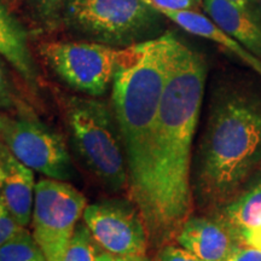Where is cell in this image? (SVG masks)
Returning a JSON list of instances; mask_svg holds the SVG:
<instances>
[{
    "mask_svg": "<svg viewBox=\"0 0 261 261\" xmlns=\"http://www.w3.org/2000/svg\"><path fill=\"white\" fill-rule=\"evenodd\" d=\"M204 61L177 41L156 119L152 144L150 243L175 240L192 212L191 149L204 92Z\"/></svg>",
    "mask_w": 261,
    "mask_h": 261,
    "instance_id": "obj_1",
    "label": "cell"
},
{
    "mask_svg": "<svg viewBox=\"0 0 261 261\" xmlns=\"http://www.w3.org/2000/svg\"><path fill=\"white\" fill-rule=\"evenodd\" d=\"M178 39L171 33L120 50L113 103L125 149L128 194L144 218H151L152 144L159 107Z\"/></svg>",
    "mask_w": 261,
    "mask_h": 261,
    "instance_id": "obj_2",
    "label": "cell"
},
{
    "mask_svg": "<svg viewBox=\"0 0 261 261\" xmlns=\"http://www.w3.org/2000/svg\"><path fill=\"white\" fill-rule=\"evenodd\" d=\"M260 165L261 109L242 97L220 100L211 114L198 152V202L207 210L219 211Z\"/></svg>",
    "mask_w": 261,
    "mask_h": 261,
    "instance_id": "obj_3",
    "label": "cell"
},
{
    "mask_svg": "<svg viewBox=\"0 0 261 261\" xmlns=\"http://www.w3.org/2000/svg\"><path fill=\"white\" fill-rule=\"evenodd\" d=\"M64 113L75 149L98 180L113 192L128 187L121 135L108 104L93 97H69Z\"/></svg>",
    "mask_w": 261,
    "mask_h": 261,
    "instance_id": "obj_4",
    "label": "cell"
},
{
    "mask_svg": "<svg viewBox=\"0 0 261 261\" xmlns=\"http://www.w3.org/2000/svg\"><path fill=\"white\" fill-rule=\"evenodd\" d=\"M158 14L144 0H67L62 18L98 42L129 46L150 31Z\"/></svg>",
    "mask_w": 261,
    "mask_h": 261,
    "instance_id": "obj_5",
    "label": "cell"
},
{
    "mask_svg": "<svg viewBox=\"0 0 261 261\" xmlns=\"http://www.w3.org/2000/svg\"><path fill=\"white\" fill-rule=\"evenodd\" d=\"M87 207L86 197L56 179H41L35 185L33 204V237L47 261H62Z\"/></svg>",
    "mask_w": 261,
    "mask_h": 261,
    "instance_id": "obj_6",
    "label": "cell"
},
{
    "mask_svg": "<svg viewBox=\"0 0 261 261\" xmlns=\"http://www.w3.org/2000/svg\"><path fill=\"white\" fill-rule=\"evenodd\" d=\"M3 142L16 159L45 177L62 181L74 177L73 162L62 137L29 110L18 107L15 116L3 115Z\"/></svg>",
    "mask_w": 261,
    "mask_h": 261,
    "instance_id": "obj_7",
    "label": "cell"
},
{
    "mask_svg": "<svg viewBox=\"0 0 261 261\" xmlns=\"http://www.w3.org/2000/svg\"><path fill=\"white\" fill-rule=\"evenodd\" d=\"M40 54L71 89L99 97L113 84L120 50L94 41H54L42 44Z\"/></svg>",
    "mask_w": 261,
    "mask_h": 261,
    "instance_id": "obj_8",
    "label": "cell"
},
{
    "mask_svg": "<svg viewBox=\"0 0 261 261\" xmlns=\"http://www.w3.org/2000/svg\"><path fill=\"white\" fill-rule=\"evenodd\" d=\"M84 221L97 246L122 256H146L148 228L139 208L132 201L104 200L85 208Z\"/></svg>",
    "mask_w": 261,
    "mask_h": 261,
    "instance_id": "obj_9",
    "label": "cell"
},
{
    "mask_svg": "<svg viewBox=\"0 0 261 261\" xmlns=\"http://www.w3.org/2000/svg\"><path fill=\"white\" fill-rule=\"evenodd\" d=\"M175 241L202 261H225L244 246L232 228L215 215H190L179 228Z\"/></svg>",
    "mask_w": 261,
    "mask_h": 261,
    "instance_id": "obj_10",
    "label": "cell"
},
{
    "mask_svg": "<svg viewBox=\"0 0 261 261\" xmlns=\"http://www.w3.org/2000/svg\"><path fill=\"white\" fill-rule=\"evenodd\" d=\"M34 174L6 148H0V197L22 226L31 221L34 204Z\"/></svg>",
    "mask_w": 261,
    "mask_h": 261,
    "instance_id": "obj_11",
    "label": "cell"
},
{
    "mask_svg": "<svg viewBox=\"0 0 261 261\" xmlns=\"http://www.w3.org/2000/svg\"><path fill=\"white\" fill-rule=\"evenodd\" d=\"M202 5L218 27L261 61V21L227 0H202Z\"/></svg>",
    "mask_w": 261,
    "mask_h": 261,
    "instance_id": "obj_12",
    "label": "cell"
},
{
    "mask_svg": "<svg viewBox=\"0 0 261 261\" xmlns=\"http://www.w3.org/2000/svg\"><path fill=\"white\" fill-rule=\"evenodd\" d=\"M155 10L159 11V14L166 16L172 22H174L185 32L194 34L196 37L208 39V40L217 42L218 45L225 47L247 65H249L254 71H256L261 76V61L259 58L250 54L240 42L234 40L233 38L226 34L223 29L218 27L210 17H205L204 15L195 11V10Z\"/></svg>",
    "mask_w": 261,
    "mask_h": 261,
    "instance_id": "obj_13",
    "label": "cell"
},
{
    "mask_svg": "<svg viewBox=\"0 0 261 261\" xmlns=\"http://www.w3.org/2000/svg\"><path fill=\"white\" fill-rule=\"evenodd\" d=\"M214 215L232 228L240 238L243 232L261 225V165L232 200Z\"/></svg>",
    "mask_w": 261,
    "mask_h": 261,
    "instance_id": "obj_14",
    "label": "cell"
},
{
    "mask_svg": "<svg viewBox=\"0 0 261 261\" xmlns=\"http://www.w3.org/2000/svg\"><path fill=\"white\" fill-rule=\"evenodd\" d=\"M0 56L9 62L34 89L38 73L23 28L0 3Z\"/></svg>",
    "mask_w": 261,
    "mask_h": 261,
    "instance_id": "obj_15",
    "label": "cell"
},
{
    "mask_svg": "<svg viewBox=\"0 0 261 261\" xmlns=\"http://www.w3.org/2000/svg\"><path fill=\"white\" fill-rule=\"evenodd\" d=\"M0 261H47L44 252L27 230L0 247Z\"/></svg>",
    "mask_w": 261,
    "mask_h": 261,
    "instance_id": "obj_16",
    "label": "cell"
},
{
    "mask_svg": "<svg viewBox=\"0 0 261 261\" xmlns=\"http://www.w3.org/2000/svg\"><path fill=\"white\" fill-rule=\"evenodd\" d=\"M97 247L86 224H77L62 261H97Z\"/></svg>",
    "mask_w": 261,
    "mask_h": 261,
    "instance_id": "obj_17",
    "label": "cell"
},
{
    "mask_svg": "<svg viewBox=\"0 0 261 261\" xmlns=\"http://www.w3.org/2000/svg\"><path fill=\"white\" fill-rule=\"evenodd\" d=\"M65 2L67 0H28L34 17L47 27L56 25L62 18Z\"/></svg>",
    "mask_w": 261,
    "mask_h": 261,
    "instance_id": "obj_18",
    "label": "cell"
},
{
    "mask_svg": "<svg viewBox=\"0 0 261 261\" xmlns=\"http://www.w3.org/2000/svg\"><path fill=\"white\" fill-rule=\"evenodd\" d=\"M23 231L24 226L18 223L0 197V247L14 240Z\"/></svg>",
    "mask_w": 261,
    "mask_h": 261,
    "instance_id": "obj_19",
    "label": "cell"
},
{
    "mask_svg": "<svg viewBox=\"0 0 261 261\" xmlns=\"http://www.w3.org/2000/svg\"><path fill=\"white\" fill-rule=\"evenodd\" d=\"M156 261H202L195 256L194 254L188 252L182 247L173 246V244H165L161 247L156 256Z\"/></svg>",
    "mask_w": 261,
    "mask_h": 261,
    "instance_id": "obj_20",
    "label": "cell"
},
{
    "mask_svg": "<svg viewBox=\"0 0 261 261\" xmlns=\"http://www.w3.org/2000/svg\"><path fill=\"white\" fill-rule=\"evenodd\" d=\"M0 107L5 108V109L18 108L2 61H0Z\"/></svg>",
    "mask_w": 261,
    "mask_h": 261,
    "instance_id": "obj_21",
    "label": "cell"
},
{
    "mask_svg": "<svg viewBox=\"0 0 261 261\" xmlns=\"http://www.w3.org/2000/svg\"><path fill=\"white\" fill-rule=\"evenodd\" d=\"M155 9L195 10L202 0H144Z\"/></svg>",
    "mask_w": 261,
    "mask_h": 261,
    "instance_id": "obj_22",
    "label": "cell"
},
{
    "mask_svg": "<svg viewBox=\"0 0 261 261\" xmlns=\"http://www.w3.org/2000/svg\"><path fill=\"white\" fill-rule=\"evenodd\" d=\"M225 261H261V252L252 247L242 246Z\"/></svg>",
    "mask_w": 261,
    "mask_h": 261,
    "instance_id": "obj_23",
    "label": "cell"
},
{
    "mask_svg": "<svg viewBox=\"0 0 261 261\" xmlns=\"http://www.w3.org/2000/svg\"><path fill=\"white\" fill-rule=\"evenodd\" d=\"M241 240H242L244 246L252 247L254 249H257L261 252V225L243 232L242 236H241Z\"/></svg>",
    "mask_w": 261,
    "mask_h": 261,
    "instance_id": "obj_24",
    "label": "cell"
},
{
    "mask_svg": "<svg viewBox=\"0 0 261 261\" xmlns=\"http://www.w3.org/2000/svg\"><path fill=\"white\" fill-rule=\"evenodd\" d=\"M227 2L232 3V4L240 6L250 15L254 16L256 19L261 21V5L260 0H227Z\"/></svg>",
    "mask_w": 261,
    "mask_h": 261,
    "instance_id": "obj_25",
    "label": "cell"
},
{
    "mask_svg": "<svg viewBox=\"0 0 261 261\" xmlns=\"http://www.w3.org/2000/svg\"><path fill=\"white\" fill-rule=\"evenodd\" d=\"M97 261H149L146 256H122L108 252H98Z\"/></svg>",
    "mask_w": 261,
    "mask_h": 261,
    "instance_id": "obj_26",
    "label": "cell"
},
{
    "mask_svg": "<svg viewBox=\"0 0 261 261\" xmlns=\"http://www.w3.org/2000/svg\"><path fill=\"white\" fill-rule=\"evenodd\" d=\"M2 142H3V115L0 114V148L3 146Z\"/></svg>",
    "mask_w": 261,
    "mask_h": 261,
    "instance_id": "obj_27",
    "label": "cell"
},
{
    "mask_svg": "<svg viewBox=\"0 0 261 261\" xmlns=\"http://www.w3.org/2000/svg\"><path fill=\"white\" fill-rule=\"evenodd\" d=\"M11 2H14V3H16V2H19V0H11Z\"/></svg>",
    "mask_w": 261,
    "mask_h": 261,
    "instance_id": "obj_28",
    "label": "cell"
},
{
    "mask_svg": "<svg viewBox=\"0 0 261 261\" xmlns=\"http://www.w3.org/2000/svg\"><path fill=\"white\" fill-rule=\"evenodd\" d=\"M260 5H261V0H260Z\"/></svg>",
    "mask_w": 261,
    "mask_h": 261,
    "instance_id": "obj_29",
    "label": "cell"
}]
</instances>
